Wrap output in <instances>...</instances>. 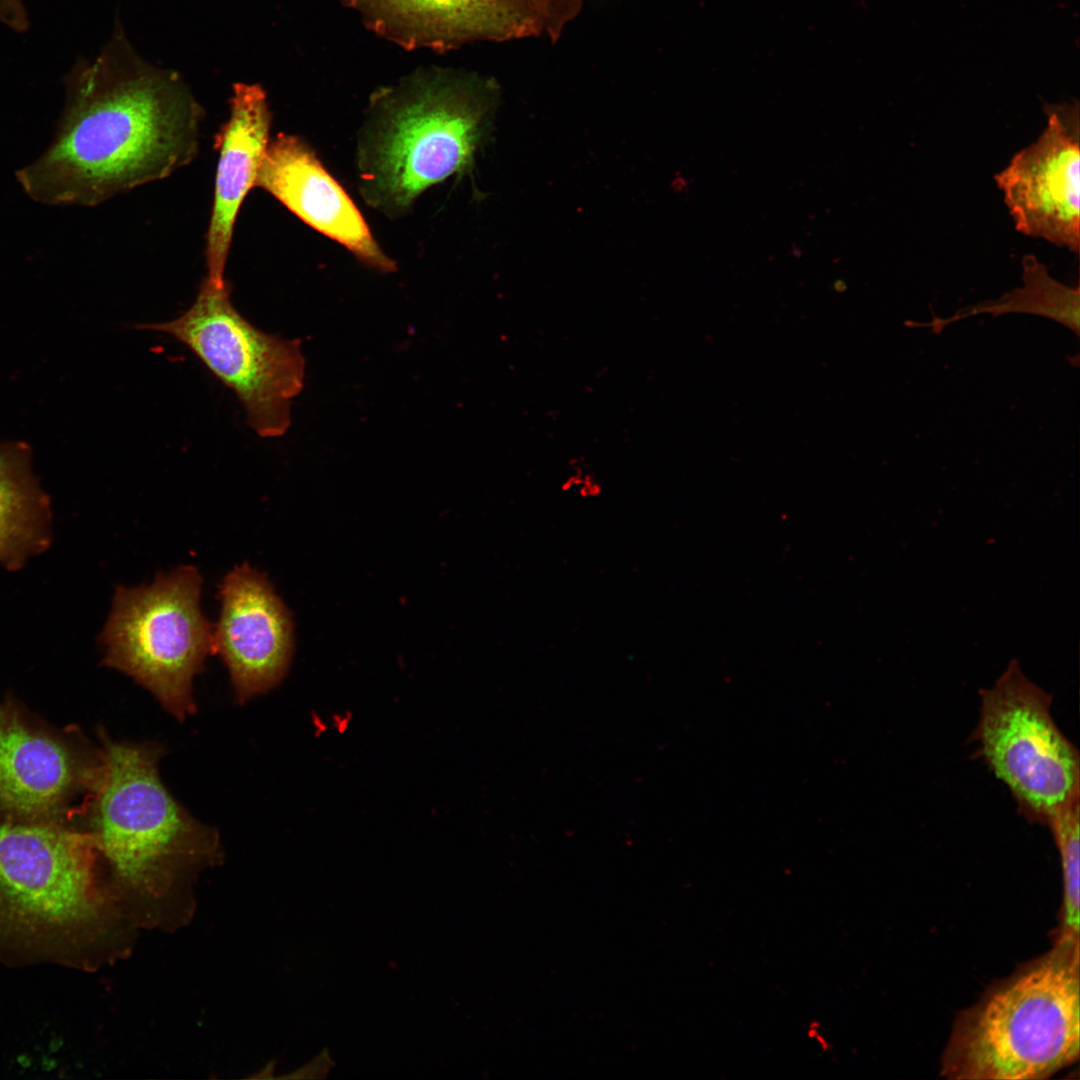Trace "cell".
I'll return each instance as SVG.
<instances>
[{
  "instance_id": "cell-1",
  "label": "cell",
  "mask_w": 1080,
  "mask_h": 1080,
  "mask_svg": "<svg viewBox=\"0 0 1080 1080\" xmlns=\"http://www.w3.org/2000/svg\"><path fill=\"white\" fill-rule=\"evenodd\" d=\"M48 147L16 172L43 205L96 206L169 177L198 154L204 110L180 75L146 62L115 24L94 60L65 81Z\"/></svg>"
},
{
  "instance_id": "cell-2",
  "label": "cell",
  "mask_w": 1080,
  "mask_h": 1080,
  "mask_svg": "<svg viewBox=\"0 0 1080 1080\" xmlns=\"http://www.w3.org/2000/svg\"><path fill=\"white\" fill-rule=\"evenodd\" d=\"M139 932L89 832L0 814V962L97 971Z\"/></svg>"
},
{
  "instance_id": "cell-3",
  "label": "cell",
  "mask_w": 1080,
  "mask_h": 1080,
  "mask_svg": "<svg viewBox=\"0 0 1080 1080\" xmlns=\"http://www.w3.org/2000/svg\"><path fill=\"white\" fill-rule=\"evenodd\" d=\"M100 753L88 832L138 928L178 931L195 915L199 875L222 861L218 835L165 788L157 745L103 735Z\"/></svg>"
},
{
  "instance_id": "cell-4",
  "label": "cell",
  "mask_w": 1080,
  "mask_h": 1080,
  "mask_svg": "<svg viewBox=\"0 0 1080 1080\" xmlns=\"http://www.w3.org/2000/svg\"><path fill=\"white\" fill-rule=\"evenodd\" d=\"M1079 940L993 985L956 1019L941 1072L952 1079L1038 1080L1079 1058Z\"/></svg>"
},
{
  "instance_id": "cell-5",
  "label": "cell",
  "mask_w": 1080,
  "mask_h": 1080,
  "mask_svg": "<svg viewBox=\"0 0 1080 1080\" xmlns=\"http://www.w3.org/2000/svg\"><path fill=\"white\" fill-rule=\"evenodd\" d=\"M490 112L479 89L442 77L378 94L357 152L367 203L396 216L431 185L470 170L489 134Z\"/></svg>"
},
{
  "instance_id": "cell-6",
  "label": "cell",
  "mask_w": 1080,
  "mask_h": 1080,
  "mask_svg": "<svg viewBox=\"0 0 1080 1080\" xmlns=\"http://www.w3.org/2000/svg\"><path fill=\"white\" fill-rule=\"evenodd\" d=\"M201 587L193 566L159 574L149 585L118 586L101 633L104 665L132 677L179 720L195 711L192 681L213 650Z\"/></svg>"
},
{
  "instance_id": "cell-7",
  "label": "cell",
  "mask_w": 1080,
  "mask_h": 1080,
  "mask_svg": "<svg viewBox=\"0 0 1080 1080\" xmlns=\"http://www.w3.org/2000/svg\"><path fill=\"white\" fill-rule=\"evenodd\" d=\"M979 696V719L970 735L978 757L1007 787L1019 814L1047 825L1080 800L1079 752L1053 718L1051 694L1012 659Z\"/></svg>"
},
{
  "instance_id": "cell-8",
  "label": "cell",
  "mask_w": 1080,
  "mask_h": 1080,
  "mask_svg": "<svg viewBox=\"0 0 1080 1080\" xmlns=\"http://www.w3.org/2000/svg\"><path fill=\"white\" fill-rule=\"evenodd\" d=\"M137 328L167 334L188 347L236 394L258 436L275 438L287 432L291 402L304 386L300 342L252 325L235 308L228 282L218 285L206 278L182 315Z\"/></svg>"
},
{
  "instance_id": "cell-9",
  "label": "cell",
  "mask_w": 1080,
  "mask_h": 1080,
  "mask_svg": "<svg viewBox=\"0 0 1080 1080\" xmlns=\"http://www.w3.org/2000/svg\"><path fill=\"white\" fill-rule=\"evenodd\" d=\"M1046 126L994 179L1015 229L1078 253L1080 124L1078 103L1046 105Z\"/></svg>"
},
{
  "instance_id": "cell-10",
  "label": "cell",
  "mask_w": 1080,
  "mask_h": 1080,
  "mask_svg": "<svg viewBox=\"0 0 1080 1080\" xmlns=\"http://www.w3.org/2000/svg\"><path fill=\"white\" fill-rule=\"evenodd\" d=\"M220 598L213 651L225 662L236 698L244 703L286 675L294 651L293 622L268 578L247 563L226 574Z\"/></svg>"
},
{
  "instance_id": "cell-11",
  "label": "cell",
  "mask_w": 1080,
  "mask_h": 1080,
  "mask_svg": "<svg viewBox=\"0 0 1080 1080\" xmlns=\"http://www.w3.org/2000/svg\"><path fill=\"white\" fill-rule=\"evenodd\" d=\"M101 767L0 701V814L51 817L93 789Z\"/></svg>"
},
{
  "instance_id": "cell-12",
  "label": "cell",
  "mask_w": 1080,
  "mask_h": 1080,
  "mask_svg": "<svg viewBox=\"0 0 1080 1080\" xmlns=\"http://www.w3.org/2000/svg\"><path fill=\"white\" fill-rule=\"evenodd\" d=\"M255 186L345 246L361 262L380 272L395 270V263L381 251L357 207L300 137L280 133L270 140Z\"/></svg>"
},
{
  "instance_id": "cell-13",
  "label": "cell",
  "mask_w": 1080,
  "mask_h": 1080,
  "mask_svg": "<svg viewBox=\"0 0 1080 1080\" xmlns=\"http://www.w3.org/2000/svg\"><path fill=\"white\" fill-rule=\"evenodd\" d=\"M366 26L407 49L445 51L473 40L535 32L530 0H345Z\"/></svg>"
},
{
  "instance_id": "cell-14",
  "label": "cell",
  "mask_w": 1080,
  "mask_h": 1080,
  "mask_svg": "<svg viewBox=\"0 0 1080 1080\" xmlns=\"http://www.w3.org/2000/svg\"><path fill=\"white\" fill-rule=\"evenodd\" d=\"M230 114L215 135L218 163L206 239L207 279L222 285L239 209L255 186L270 142L272 114L259 84L235 83Z\"/></svg>"
},
{
  "instance_id": "cell-15",
  "label": "cell",
  "mask_w": 1080,
  "mask_h": 1080,
  "mask_svg": "<svg viewBox=\"0 0 1080 1080\" xmlns=\"http://www.w3.org/2000/svg\"><path fill=\"white\" fill-rule=\"evenodd\" d=\"M31 460L26 443H0V565L8 570L21 568L51 542L50 502Z\"/></svg>"
},
{
  "instance_id": "cell-16",
  "label": "cell",
  "mask_w": 1080,
  "mask_h": 1080,
  "mask_svg": "<svg viewBox=\"0 0 1080 1080\" xmlns=\"http://www.w3.org/2000/svg\"><path fill=\"white\" fill-rule=\"evenodd\" d=\"M1023 286L989 304L978 305L974 312H1026L1053 318L1078 334L1079 288L1055 280L1046 266L1033 254L1022 259Z\"/></svg>"
},
{
  "instance_id": "cell-17",
  "label": "cell",
  "mask_w": 1080,
  "mask_h": 1080,
  "mask_svg": "<svg viewBox=\"0 0 1080 1080\" xmlns=\"http://www.w3.org/2000/svg\"><path fill=\"white\" fill-rule=\"evenodd\" d=\"M1079 810L1080 803L1077 801L1057 813L1046 825L1059 852L1063 883V901L1055 940H1079Z\"/></svg>"
},
{
  "instance_id": "cell-18",
  "label": "cell",
  "mask_w": 1080,
  "mask_h": 1080,
  "mask_svg": "<svg viewBox=\"0 0 1080 1080\" xmlns=\"http://www.w3.org/2000/svg\"><path fill=\"white\" fill-rule=\"evenodd\" d=\"M22 0H0V18L9 25L18 28L24 23L18 13L23 10L20 5Z\"/></svg>"
},
{
  "instance_id": "cell-19",
  "label": "cell",
  "mask_w": 1080,
  "mask_h": 1080,
  "mask_svg": "<svg viewBox=\"0 0 1080 1080\" xmlns=\"http://www.w3.org/2000/svg\"><path fill=\"white\" fill-rule=\"evenodd\" d=\"M575 491L581 498L591 499L601 495L602 485L594 475L585 471Z\"/></svg>"
},
{
  "instance_id": "cell-20",
  "label": "cell",
  "mask_w": 1080,
  "mask_h": 1080,
  "mask_svg": "<svg viewBox=\"0 0 1080 1080\" xmlns=\"http://www.w3.org/2000/svg\"><path fill=\"white\" fill-rule=\"evenodd\" d=\"M559 0H530L537 14L540 16H551L554 6Z\"/></svg>"
}]
</instances>
